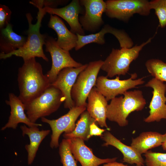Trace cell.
<instances>
[{"label": "cell", "mask_w": 166, "mask_h": 166, "mask_svg": "<svg viewBox=\"0 0 166 166\" xmlns=\"http://www.w3.org/2000/svg\"><path fill=\"white\" fill-rule=\"evenodd\" d=\"M101 137L105 142L103 146H113L122 153L123 162L131 164H135L144 165L145 160L141 154L131 146H127L122 143L109 131L105 132Z\"/></svg>", "instance_id": "d6986e66"}, {"label": "cell", "mask_w": 166, "mask_h": 166, "mask_svg": "<svg viewBox=\"0 0 166 166\" xmlns=\"http://www.w3.org/2000/svg\"><path fill=\"white\" fill-rule=\"evenodd\" d=\"M145 66L148 72L154 78L166 82V63L156 59L148 60Z\"/></svg>", "instance_id": "d4e9b609"}, {"label": "cell", "mask_w": 166, "mask_h": 166, "mask_svg": "<svg viewBox=\"0 0 166 166\" xmlns=\"http://www.w3.org/2000/svg\"><path fill=\"white\" fill-rule=\"evenodd\" d=\"M11 11L8 7L0 5V29L5 28L10 23Z\"/></svg>", "instance_id": "f1b7e54d"}, {"label": "cell", "mask_w": 166, "mask_h": 166, "mask_svg": "<svg viewBox=\"0 0 166 166\" xmlns=\"http://www.w3.org/2000/svg\"><path fill=\"white\" fill-rule=\"evenodd\" d=\"M103 166H128L124 165L122 163H120L116 161L109 162L105 164Z\"/></svg>", "instance_id": "1f68e13d"}, {"label": "cell", "mask_w": 166, "mask_h": 166, "mask_svg": "<svg viewBox=\"0 0 166 166\" xmlns=\"http://www.w3.org/2000/svg\"><path fill=\"white\" fill-rule=\"evenodd\" d=\"M137 77L136 73L131 75L129 78L121 80L119 76L114 79H109L107 76H101L97 77L95 87L108 101L119 94H123L129 89L143 84L144 77L136 79Z\"/></svg>", "instance_id": "9c48e42d"}, {"label": "cell", "mask_w": 166, "mask_h": 166, "mask_svg": "<svg viewBox=\"0 0 166 166\" xmlns=\"http://www.w3.org/2000/svg\"><path fill=\"white\" fill-rule=\"evenodd\" d=\"M61 92L51 84L41 95L25 105L26 115L32 123L56 111L65 101Z\"/></svg>", "instance_id": "5b68a950"}, {"label": "cell", "mask_w": 166, "mask_h": 166, "mask_svg": "<svg viewBox=\"0 0 166 166\" xmlns=\"http://www.w3.org/2000/svg\"><path fill=\"white\" fill-rule=\"evenodd\" d=\"M6 103L10 107V114L7 122L2 128L1 130L7 128L16 129L20 123H24L29 127L42 126L41 124L33 123L30 121L25 113V105L14 93L9 94V100H6Z\"/></svg>", "instance_id": "2e32d148"}, {"label": "cell", "mask_w": 166, "mask_h": 166, "mask_svg": "<svg viewBox=\"0 0 166 166\" xmlns=\"http://www.w3.org/2000/svg\"><path fill=\"white\" fill-rule=\"evenodd\" d=\"M45 51L50 54L52 65L46 76L51 84L56 80L58 74L62 69L67 67L78 68L83 65L74 60L69 51L59 47L56 40L52 37L47 36L45 40Z\"/></svg>", "instance_id": "ba28073f"}, {"label": "cell", "mask_w": 166, "mask_h": 166, "mask_svg": "<svg viewBox=\"0 0 166 166\" xmlns=\"http://www.w3.org/2000/svg\"><path fill=\"white\" fill-rule=\"evenodd\" d=\"M164 137L163 142V143L162 146L164 150L166 151V132L164 134Z\"/></svg>", "instance_id": "d6a6232c"}, {"label": "cell", "mask_w": 166, "mask_h": 166, "mask_svg": "<svg viewBox=\"0 0 166 166\" xmlns=\"http://www.w3.org/2000/svg\"><path fill=\"white\" fill-rule=\"evenodd\" d=\"M80 2L85 9V14L79 17V22L84 30L94 33L104 24L103 14L106 4L103 0H81Z\"/></svg>", "instance_id": "7c38bea8"}, {"label": "cell", "mask_w": 166, "mask_h": 166, "mask_svg": "<svg viewBox=\"0 0 166 166\" xmlns=\"http://www.w3.org/2000/svg\"><path fill=\"white\" fill-rule=\"evenodd\" d=\"M97 123L94 122L91 124L90 126L89 139L93 136H98L101 137L106 129L100 128L97 125Z\"/></svg>", "instance_id": "4dcf8cb0"}, {"label": "cell", "mask_w": 166, "mask_h": 166, "mask_svg": "<svg viewBox=\"0 0 166 166\" xmlns=\"http://www.w3.org/2000/svg\"><path fill=\"white\" fill-rule=\"evenodd\" d=\"M83 65L78 68L67 67L61 70L55 81L51 84L59 89L65 98L64 107L69 109L75 106L71 97V91L79 74L87 66Z\"/></svg>", "instance_id": "4fadbf2b"}, {"label": "cell", "mask_w": 166, "mask_h": 166, "mask_svg": "<svg viewBox=\"0 0 166 166\" xmlns=\"http://www.w3.org/2000/svg\"><path fill=\"white\" fill-rule=\"evenodd\" d=\"M152 38H150L140 45L130 48H113L110 53L103 61L101 69L106 73L107 77L125 75L129 70L131 62L137 58L143 47L149 43Z\"/></svg>", "instance_id": "277c9868"}, {"label": "cell", "mask_w": 166, "mask_h": 166, "mask_svg": "<svg viewBox=\"0 0 166 166\" xmlns=\"http://www.w3.org/2000/svg\"><path fill=\"white\" fill-rule=\"evenodd\" d=\"M18 97L25 105L41 95L51 84L34 57L24 61L18 69Z\"/></svg>", "instance_id": "6da1fadb"}, {"label": "cell", "mask_w": 166, "mask_h": 166, "mask_svg": "<svg viewBox=\"0 0 166 166\" xmlns=\"http://www.w3.org/2000/svg\"><path fill=\"white\" fill-rule=\"evenodd\" d=\"M86 108L85 106H74L66 114L56 119L50 120L45 117L41 118L42 122L49 125L52 131L50 143L51 148L59 147V139L63 132L69 133L73 131L76 126V121Z\"/></svg>", "instance_id": "30bf717a"}, {"label": "cell", "mask_w": 166, "mask_h": 166, "mask_svg": "<svg viewBox=\"0 0 166 166\" xmlns=\"http://www.w3.org/2000/svg\"><path fill=\"white\" fill-rule=\"evenodd\" d=\"M144 156L147 166H166V153L148 151L145 153Z\"/></svg>", "instance_id": "83f0119b"}, {"label": "cell", "mask_w": 166, "mask_h": 166, "mask_svg": "<svg viewBox=\"0 0 166 166\" xmlns=\"http://www.w3.org/2000/svg\"><path fill=\"white\" fill-rule=\"evenodd\" d=\"M164 137V134L158 132H143L137 137L132 139L131 146L141 155L150 149L162 145Z\"/></svg>", "instance_id": "7402d4cb"}, {"label": "cell", "mask_w": 166, "mask_h": 166, "mask_svg": "<svg viewBox=\"0 0 166 166\" xmlns=\"http://www.w3.org/2000/svg\"><path fill=\"white\" fill-rule=\"evenodd\" d=\"M119 32V30L113 28L108 25H106L99 32L88 35H81L76 34L77 36V44L75 49L78 50L89 44L96 43L103 45L105 43V34L110 33L117 36Z\"/></svg>", "instance_id": "603a6c76"}, {"label": "cell", "mask_w": 166, "mask_h": 166, "mask_svg": "<svg viewBox=\"0 0 166 166\" xmlns=\"http://www.w3.org/2000/svg\"><path fill=\"white\" fill-rule=\"evenodd\" d=\"M94 122L96 121L90 116L87 111H85L80 115V118L76 124L73 131L70 133H64L63 136L66 139L78 138L84 141L87 140L89 139L90 125Z\"/></svg>", "instance_id": "cb8c5ba5"}, {"label": "cell", "mask_w": 166, "mask_h": 166, "mask_svg": "<svg viewBox=\"0 0 166 166\" xmlns=\"http://www.w3.org/2000/svg\"><path fill=\"white\" fill-rule=\"evenodd\" d=\"M68 1L65 0H34L30 2V3L38 8H43L44 7H49L51 8H56L59 5H63Z\"/></svg>", "instance_id": "f546056e"}, {"label": "cell", "mask_w": 166, "mask_h": 166, "mask_svg": "<svg viewBox=\"0 0 166 166\" xmlns=\"http://www.w3.org/2000/svg\"><path fill=\"white\" fill-rule=\"evenodd\" d=\"M153 89L152 97L149 108V114L144 121L147 123L159 122L162 119H166V84L153 78L145 85Z\"/></svg>", "instance_id": "8fae6325"}, {"label": "cell", "mask_w": 166, "mask_h": 166, "mask_svg": "<svg viewBox=\"0 0 166 166\" xmlns=\"http://www.w3.org/2000/svg\"><path fill=\"white\" fill-rule=\"evenodd\" d=\"M48 26L56 32L57 37L56 42L59 47L68 51L75 48L78 39L77 35L69 30L59 17L51 14Z\"/></svg>", "instance_id": "ac0fdd59"}, {"label": "cell", "mask_w": 166, "mask_h": 166, "mask_svg": "<svg viewBox=\"0 0 166 166\" xmlns=\"http://www.w3.org/2000/svg\"><path fill=\"white\" fill-rule=\"evenodd\" d=\"M136 166H143L141 165H139V164H136Z\"/></svg>", "instance_id": "836d02e7"}, {"label": "cell", "mask_w": 166, "mask_h": 166, "mask_svg": "<svg viewBox=\"0 0 166 166\" xmlns=\"http://www.w3.org/2000/svg\"><path fill=\"white\" fill-rule=\"evenodd\" d=\"M38 10L37 21L35 24L32 23L33 18L31 14L28 13L26 14L29 28L27 39L25 45L20 48L10 53L5 54L0 53V59H6L15 55L22 57L24 61L36 57L42 58L46 61H49L43 49L47 35L41 34L40 31L42 20L46 13L43 9Z\"/></svg>", "instance_id": "7a4b0ae2"}, {"label": "cell", "mask_w": 166, "mask_h": 166, "mask_svg": "<svg viewBox=\"0 0 166 166\" xmlns=\"http://www.w3.org/2000/svg\"><path fill=\"white\" fill-rule=\"evenodd\" d=\"M27 39V37L15 33L12 24H9L0 30V53L7 54L20 48L25 45Z\"/></svg>", "instance_id": "44dd1931"}, {"label": "cell", "mask_w": 166, "mask_h": 166, "mask_svg": "<svg viewBox=\"0 0 166 166\" xmlns=\"http://www.w3.org/2000/svg\"><path fill=\"white\" fill-rule=\"evenodd\" d=\"M72 152L75 159L82 166H98L115 161L117 157L102 159L94 155L92 149L85 144L84 140L76 138L68 139Z\"/></svg>", "instance_id": "9a60e30c"}, {"label": "cell", "mask_w": 166, "mask_h": 166, "mask_svg": "<svg viewBox=\"0 0 166 166\" xmlns=\"http://www.w3.org/2000/svg\"><path fill=\"white\" fill-rule=\"evenodd\" d=\"M123 95L112 99L107 107V118L121 127L128 125L127 118L131 113L142 110L146 103L140 90L127 91Z\"/></svg>", "instance_id": "3957f363"}, {"label": "cell", "mask_w": 166, "mask_h": 166, "mask_svg": "<svg viewBox=\"0 0 166 166\" xmlns=\"http://www.w3.org/2000/svg\"><path fill=\"white\" fill-rule=\"evenodd\" d=\"M22 135L29 136L30 143L26 144L25 148L28 153L27 163L29 165L33 163L40 144L44 139L50 133L49 130H40L38 127H29L25 124L20 126Z\"/></svg>", "instance_id": "ffe728a7"}, {"label": "cell", "mask_w": 166, "mask_h": 166, "mask_svg": "<svg viewBox=\"0 0 166 166\" xmlns=\"http://www.w3.org/2000/svg\"><path fill=\"white\" fill-rule=\"evenodd\" d=\"M87 111L101 127L108 128L106 123L108 101L95 87L92 89L87 97Z\"/></svg>", "instance_id": "e0dca14e"}, {"label": "cell", "mask_w": 166, "mask_h": 166, "mask_svg": "<svg viewBox=\"0 0 166 166\" xmlns=\"http://www.w3.org/2000/svg\"><path fill=\"white\" fill-rule=\"evenodd\" d=\"M150 8L155 10L161 28L166 26V0H154L149 1Z\"/></svg>", "instance_id": "4316f807"}, {"label": "cell", "mask_w": 166, "mask_h": 166, "mask_svg": "<svg viewBox=\"0 0 166 166\" xmlns=\"http://www.w3.org/2000/svg\"><path fill=\"white\" fill-rule=\"evenodd\" d=\"M105 13L109 17L128 22L136 14L146 16L150 13L149 1L146 0H108Z\"/></svg>", "instance_id": "52a82bcc"}, {"label": "cell", "mask_w": 166, "mask_h": 166, "mask_svg": "<svg viewBox=\"0 0 166 166\" xmlns=\"http://www.w3.org/2000/svg\"><path fill=\"white\" fill-rule=\"evenodd\" d=\"M103 61L90 62L87 67L78 75L71 91V97L75 106L87 107L86 100L94 86Z\"/></svg>", "instance_id": "8992f818"}, {"label": "cell", "mask_w": 166, "mask_h": 166, "mask_svg": "<svg viewBox=\"0 0 166 166\" xmlns=\"http://www.w3.org/2000/svg\"><path fill=\"white\" fill-rule=\"evenodd\" d=\"M81 6L80 0H73L62 8H54L45 7L43 9L46 13L59 16L65 20L69 25L70 31L73 33L85 35L84 30L79 21V14L83 11Z\"/></svg>", "instance_id": "5bb4252c"}, {"label": "cell", "mask_w": 166, "mask_h": 166, "mask_svg": "<svg viewBox=\"0 0 166 166\" xmlns=\"http://www.w3.org/2000/svg\"><path fill=\"white\" fill-rule=\"evenodd\" d=\"M59 154L62 166H77L71 151L69 139H63L59 146Z\"/></svg>", "instance_id": "484cf974"}]
</instances>
